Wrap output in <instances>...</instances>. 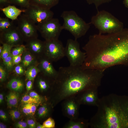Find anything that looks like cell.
<instances>
[{
  "label": "cell",
  "mask_w": 128,
  "mask_h": 128,
  "mask_svg": "<svg viewBox=\"0 0 128 128\" xmlns=\"http://www.w3.org/2000/svg\"><path fill=\"white\" fill-rule=\"evenodd\" d=\"M29 95L34 98L41 103L45 101V100L43 97L40 96L37 93L34 91H31L29 94Z\"/></svg>",
  "instance_id": "4dcf8cb0"
},
{
  "label": "cell",
  "mask_w": 128,
  "mask_h": 128,
  "mask_svg": "<svg viewBox=\"0 0 128 128\" xmlns=\"http://www.w3.org/2000/svg\"><path fill=\"white\" fill-rule=\"evenodd\" d=\"M7 86L9 88L13 90L20 91L23 89L24 85L20 79L14 78L9 82Z\"/></svg>",
  "instance_id": "ffe728a7"
},
{
  "label": "cell",
  "mask_w": 128,
  "mask_h": 128,
  "mask_svg": "<svg viewBox=\"0 0 128 128\" xmlns=\"http://www.w3.org/2000/svg\"><path fill=\"white\" fill-rule=\"evenodd\" d=\"M97 5H101L102 4L108 2L111 0H91Z\"/></svg>",
  "instance_id": "74e56055"
},
{
  "label": "cell",
  "mask_w": 128,
  "mask_h": 128,
  "mask_svg": "<svg viewBox=\"0 0 128 128\" xmlns=\"http://www.w3.org/2000/svg\"><path fill=\"white\" fill-rule=\"evenodd\" d=\"M21 101L24 104L35 103L39 105L41 103L36 99L33 98L29 95H25L22 97Z\"/></svg>",
  "instance_id": "f1b7e54d"
},
{
  "label": "cell",
  "mask_w": 128,
  "mask_h": 128,
  "mask_svg": "<svg viewBox=\"0 0 128 128\" xmlns=\"http://www.w3.org/2000/svg\"><path fill=\"white\" fill-rule=\"evenodd\" d=\"M65 56L68 59L71 66H81L86 58L85 52L80 49V44L77 40L69 39L64 47Z\"/></svg>",
  "instance_id": "8992f818"
},
{
  "label": "cell",
  "mask_w": 128,
  "mask_h": 128,
  "mask_svg": "<svg viewBox=\"0 0 128 128\" xmlns=\"http://www.w3.org/2000/svg\"><path fill=\"white\" fill-rule=\"evenodd\" d=\"M27 123L30 128H34L36 127L35 122L32 119H27Z\"/></svg>",
  "instance_id": "d590c367"
},
{
  "label": "cell",
  "mask_w": 128,
  "mask_h": 128,
  "mask_svg": "<svg viewBox=\"0 0 128 128\" xmlns=\"http://www.w3.org/2000/svg\"><path fill=\"white\" fill-rule=\"evenodd\" d=\"M10 115L13 120H15L19 119L20 116V113L17 110H13L9 112Z\"/></svg>",
  "instance_id": "d6a6232c"
},
{
  "label": "cell",
  "mask_w": 128,
  "mask_h": 128,
  "mask_svg": "<svg viewBox=\"0 0 128 128\" xmlns=\"http://www.w3.org/2000/svg\"><path fill=\"white\" fill-rule=\"evenodd\" d=\"M0 117L4 121H6L7 120V117L5 113L2 110H0Z\"/></svg>",
  "instance_id": "ab89813d"
},
{
  "label": "cell",
  "mask_w": 128,
  "mask_h": 128,
  "mask_svg": "<svg viewBox=\"0 0 128 128\" xmlns=\"http://www.w3.org/2000/svg\"><path fill=\"white\" fill-rule=\"evenodd\" d=\"M11 4L25 9L30 6V0H10Z\"/></svg>",
  "instance_id": "484cf974"
},
{
  "label": "cell",
  "mask_w": 128,
  "mask_h": 128,
  "mask_svg": "<svg viewBox=\"0 0 128 128\" xmlns=\"http://www.w3.org/2000/svg\"><path fill=\"white\" fill-rule=\"evenodd\" d=\"M91 128H128V96L112 93L100 98Z\"/></svg>",
  "instance_id": "3957f363"
},
{
  "label": "cell",
  "mask_w": 128,
  "mask_h": 128,
  "mask_svg": "<svg viewBox=\"0 0 128 128\" xmlns=\"http://www.w3.org/2000/svg\"><path fill=\"white\" fill-rule=\"evenodd\" d=\"M4 64L7 69L11 71L14 65L12 59V56L11 53L7 57L3 60Z\"/></svg>",
  "instance_id": "83f0119b"
},
{
  "label": "cell",
  "mask_w": 128,
  "mask_h": 128,
  "mask_svg": "<svg viewBox=\"0 0 128 128\" xmlns=\"http://www.w3.org/2000/svg\"><path fill=\"white\" fill-rule=\"evenodd\" d=\"M42 125L45 128H54L55 127L54 120L51 117L47 118L43 122Z\"/></svg>",
  "instance_id": "f546056e"
},
{
  "label": "cell",
  "mask_w": 128,
  "mask_h": 128,
  "mask_svg": "<svg viewBox=\"0 0 128 128\" xmlns=\"http://www.w3.org/2000/svg\"><path fill=\"white\" fill-rule=\"evenodd\" d=\"M3 95L2 94H0V103H1L3 100Z\"/></svg>",
  "instance_id": "7dc6e473"
},
{
  "label": "cell",
  "mask_w": 128,
  "mask_h": 128,
  "mask_svg": "<svg viewBox=\"0 0 128 128\" xmlns=\"http://www.w3.org/2000/svg\"><path fill=\"white\" fill-rule=\"evenodd\" d=\"M6 125L2 123H0V128H6Z\"/></svg>",
  "instance_id": "c3c4849f"
},
{
  "label": "cell",
  "mask_w": 128,
  "mask_h": 128,
  "mask_svg": "<svg viewBox=\"0 0 128 128\" xmlns=\"http://www.w3.org/2000/svg\"><path fill=\"white\" fill-rule=\"evenodd\" d=\"M1 40L5 43L14 46L22 45L23 38L17 26H14L5 31L0 32Z\"/></svg>",
  "instance_id": "7c38bea8"
},
{
  "label": "cell",
  "mask_w": 128,
  "mask_h": 128,
  "mask_svg": "<svg viewBox=\"0 0 128 128\" xmlns=\"http://www.w3.org/2000/svg\"><path fill=\"white\" fill-rule=\"evenodd\" d=\"M32 80H28L26 84V88L27 91H29L31 90L32 87L33 83Z\"/></svg>",
  "instance_id": "f35d334b"
},
{
  "label": "cell",
  "mask_w": 128,
  "mask_h": 128,
  "mask_svg": "<svg viewBox=\"0 0 128 128\" xmlns=\"http://www.w3.org/2000/svg\"><path fill=\"white\" fill-rule=\"evenodd\" d=\"M22 111L25 114L28 115L26 104H25L23 106L22 108Z\"/></svg>",
  "instance_id": "b9f144b4"
},
{
  "label": "cell",
  "mask_w": 128,
  "mask_h": 128,
  "mask_svg": "<svg viewBox=\"0 0 128 128\" xmlns=\"http://www.w3.org/2000/svg\"><path fill=\"white\" fill-rule=\"evenodd\" d=\"M44 55L53 62H56L65 56L64 47L59 39L45 41Z\"/></svg>",
  "instance_id": "9c48e42d"
},
{
  "label": "cell",
  "mask_w": 128,
  "mask_h": 128,
  "mask_svg": "<svg viewBox=\"0 0 128 128\" xmlns=\"http://www.w3.org/2000/svg\"><path fill=\"white\" fill-rule=\"evenodd\" d=\"M6 72L5 68L2 66H0V80L3 81L5 79L6 76Z\"/></svg>",
  "instance_id": "e575fe53"
},
{
  "label": "cell",
  "mask_w": 128,
  "mask_h": 128,
  "mask_svg": "<svg viewBox=\"0 0 128 128\" xmlns=\"http://www.w3.org/2000/svg\"><path fill=\"white\" fill-rule=\"evenodd\" d=\"M85 69L105 71L113 66H128V28L116 32L90 35L82 47Z\"/></svg>",
  "instance_id": "6da1fadb"
},
{
  "label": "cell",
  "mask_w": 128,
  "mask_h": 128,
  "mask_svg": "<svg viewBox=\"0 0 128 128\" xmlns=\"http://www.w3.org/2000/svg\"><path fill=\"white\" fill-rule=\"evenodd\" d=\"M28 115L31 114V111L30 105L29 104H26Z\"/></svg>",
  "instance_id": "7bdbcfd3"
},
{
  "label": "cell",
  "mask_w": 128,
  "mask_h": 128,
  "mask_svg": "<svg viewBox=\"0 0 128 128\" xmlns=\"http://www.w3.org/2000/svg\"><path fill=\"white\" fill-rule=\"evenodd\" d=\"M19 95L14 92L10 93L6 96L8 105L10 107H16L18 103Z\"/></svg>",
  "instance_id": "44dd1931"
},
{
  "label": "cell",
  "mask_w": 128,
  "mask_h": 128,
  "mask_svg": "<svg viewBox=\"0 0 128 128\" xmlns=\"http://www.w3.org/2000/svg\"><path fill=\"white\" fill-rule=\"evenodd\" d=\"M37 26L38 31L45 41L58 39L63 30L57 18H52Z\"/></svg>",
  "instance_id": "52a82bcc"
},
{
  "label": "cell",
  "mask_w": 128,
  "mask_h": 128,
  "mask_svg": "<svg viewBox=\"0 0 128 128\" xmlns=\"http://www.w3.org/2000/svg\"><path fill=\"white\" fill-rule=\"evenodd\" d=\"M27 123L25 122L19 128H25L27 127Z\"/></svg>",
  "instance_id": "bcb514c9"
},
{
  "label": "cell",
  "mask_w": 128,
  "mask_h": 128,
  "mask_svg": "<svg viewBox=\"0 0 128 128\" xmlns=\"http://www.w3.org/2000/svg\"><path fill=\"white\" fill-rule=\"evenodd\" d=\"M37 128H45L43 125L39 124L37 127Z\"/></svg>",
  "instance_id": "681fc988"
},
{
  "label": "cell",
  "mask_w": 128,
  "mask_h": 128,
  "mask_svg": "<svg viewBox=\"0 0 128 128\" xmlns=\"http://www.w3.org/2000/svg\"><path fill=\"white\" fill-rule=\"evenodd\" d=\"M3 50L0 54V57L3 60L10 55L12 49L14 46L5 43L3 44Z\"/></svg>",
  "instance_id": "d4e9b609"
},
{
  "label": "cell",
  "mask_w": 128,
  "mask_h": 128,
  "mask_svg": "<svg viewBox=\"0 0 128 128\" xmlns=\"http://www.w3.org/2000/svg\"><path fill=\"white\" fill-rule=\"evenodd\" d=\"M27 46L33 53L40 55L41 56L44 55L45 41H42L37 38L27 41Z\"/></svg>",
  "instance_id": "9a60e30c"
},
{
  "label": "cell",
  "mask_w": 128,
  "mask_h": 128,
  "mask_svg": "<svg viewBox=\"0 0 128 128\" xmlns=\"http://www.w3.org/2000/svg\"><path fill=\"white\" fill-rule=\"evenodd\" d=\"M123 3L125 7L128 8V0H124Z\"/></svg>",
  "instance_id": "f6af8a7d"
},
{
  "label": "cell",
  "mask_w": 128,
  "mask_h": 128,
  "mask_svg": "<svg viewBox=\"0 0 128 128\" xmlns=\"http://www.w3.org/2000/svg\"><path fill=\"white\" fill-rule=\"evenodd\" d=\"M35 62V58L31 53L25 51L22 54L21 64L25 68H28L33 65Z\"/></svg>",
  "instance_id": "d6986e66"
},
{
  "label": "cell",
  "mask_w": 128,
  "mask_h": 128,
  "mask_svg": "<svg viewBox=\"0 0 128 128\" xmlns=\"http://www.w3.org/2000/svg\"><path fill=\"white\" fill-rule=\"evenodd\" d=\"M58 0H30V5L50 9L56 4Z\"/></svg>",
  "instance_id": "ac0fdd59"
},
{
  "label": "cell",
  "mask_w": 128,
  "mask_h": 128,
  "mask_svg": "<svg viewBox=\"0 0 128 128\" xmlns=\"http://www.w3.org/2000/svg\"><path fill=\"white\" fill-rule=\"evenodd\" d=\"M89 126V122L83 118H78L69 119L63 127V128H87Z\"/></svg>",
  "instance_id": "e0dca14e"
},
{
  "label": "cell",
  "mask_w": 128,
  "mask_h": 128,
  "mask_svg": "<svg viewBox=\"0 0 128 128\" xmlns=\"http://www.w3.org/2000/svg\"><path fill=\"white\" fill-rule=\"evenodd\" d=\"M105 71L85 69L81 66L60 67L52 88V105L64 99L101 86Z\"/></svg>",
  "instance_id": "7a4b0ae2"
},
{
  "label": "cell",
  "mask_w": 128,
  "mask_h": 128,
  "mask_svg": "<svg viewBox=\"0 0 128 128\" xmlns=\"http://www.w3.org/2000/svg\"><path fill=\"white\" fill-rule=\"evenodd\" d=\"M90 24L93 25L101 34L118 32L124 28L123 23L110 12L104 10H98L91 18Z\"/></svg>",
  "instance_id": "277c9868"
},
{
  "label": "cell",
  "mask_w": 128,
  "mask_h": 128,
  "mask_svg": "<svg viewBox=\"0 0 128 128\" xmlns=\"http://www.w3.org/2000/svg\"><path fill=\"white\" fill-rule=\"evenodd\" d=\"M29 104L31 107V115H33L35 114V112L36 110L37 105H38L34 103Z\"/></svg>",
  "instance_id": "8d00e7d4"
},
{
  "label": "cell",
  "mask_w": 128,
  "mask_h": 128,
  "mask_svg": "<svg viewBox=\"0 0 128 128\" xmlns=\"http://www.w3.org/2000/svg\"><path fill=\"white\" fill-rule=\"evenodd\" d=\"M13 21H10L9 18H0V31L2 32L7 30L14 26Z\"/></svg>",
  "instance_id": "cb8c5ba5"
},
{
  "label": "cell",
  "mask_w": 128,
  "mask_h": 128,
  "mask_svg": "<svg viewBox=\"0 0 128 128\" xmlns=\"http://www.w3.org/2000/svg\"><path fill=\"white\" fill-rule=\"evenodd\" d=\"M52 62L44 55L41 57L38 67L42 74L54 80L57 75L58 71L54 67Z\"/></svg>",
  "instance_id": "5bb4252c"
},
{
  "label": "cell",
  "mask_w": 128,
  "mask_h": 128,
  "mask_svg": "<svg viewBox=\"0 0 128 128\" xmlns=\"http://www.w3.org/2000/svg\"><path fill=\"white\" fill-rule=\"evenodd\" d=\"M14 46L11 51V53L12 56L22 54L26 50V46L23 44Z\"/></svg>",
  "instance_id": "4316f807"
},
{
  "label": "cell",
  "mask_w": 128,
  "mask_h": 128,
  "mask_svg": "<svg viewBox=\"0 0 128 128\" xmlns=\"http://www.w3.org/2000/svg\"><path fill=\"white\" fill-rule=\"evenodd\" d=\"M25 122L23 121H20L17 122L15 126L17 128H19Z\"/></svg>",
  "instance_id": "ee69618b"
},
{
  "label": "cell",
  "mask_w": 128,
  "mask_h": 128,
  "mask_svg": "<svg viewBox=\"0 0 128 128\" xmlns=\"http://www.w3.org/2000/svg\"><path fill=\"white\" fill-rule=\"evenodd\" d=\"M62 111L63 115L69 119L78 118L80 105L76 96L68 98L62 101Z\"/></svg>",
  "instance_id": "8fae6325"
},
{
  "label": "cell",
  "mask_w": 128,
  "mask_h": 128,
  "mask_svg": "<svg viewBox=\"0 0 128 128\" xmlns=\"http://www.w3.org/2000/svg\"><path fill=\"white\" fill-rule=\"evenodd\" d=\"M22 54L12 56V59L14 65H17L20 63L22 60Z\"/></svg>",
  "instance_id": "836d02e7"
},
{
  "label": "cell",
  "mask_w": 128,
  "mask_h": 128,
  "mask_svg": "<svg viewBox=\"0 0 128 128\" xmlns=\"http://www.w3.org/2000/svg\"><path fill=\"white\" fill-rule=\"evenodd\" d=\"M11 4L10 0H0V5Z\"/></svg>",
  "instance_id": "60d3db41"
},
{
  "label": "cell",
  "mask_w": 128,
  "mask_h": 128,
  "mask_svg": "<svg viewBox=\"0 0 128 128\" xmlns=\"http://www.w3.org/2000/svg\"><path fill=\"white\" fill-rule=\"evenodd\" d=\"M98 89V88L89 89L77 95L76 97L80 105L97 106L100 99Z\"/></svg>",
  "instance_id": "4fadbf2b"
},
{
  "label": "cell",
  "mask_w": 128,
  "mask_h": 128,
  "mask_svg": "<svg viewBox=\"0 0 128 128\" xmlns=\"http://www.w3.org/2000/svg\"><path fill=\"white\" fill-rule=\"evenodd\" d=\"M25 10L23 14L36 24L53 18L54 15L53 12L50 9L31 5Z\"/></svg>",
  "instance_id": "30bf717a"
},
{
  "label": "cell",
  "mask_w": 128,
  "mask_h": 128,
  "mask_svg": "<svg viewBox=\"0 0 128 128\" xmlns=\"http://www.w3.org/2000/svg\"><path fill=\"white\" fill-rule=\"evenodd\" d=\"M3 49V46H0V54L2 51Z\"/></svg>",
  "instance_id": "f907efd6"
},
{
  "label": "cell",
  "mask_w": 128,
  "mask_h": 128,
  "mask_svg": "<svg viewBox=\"0 0 128 128\" xmlns=\"http://www.w3.org/2000/svg\"><path fill=\"white\" fill-rule=\"evenodd\" d=\"M46 103H44L39 108L37 114L39 117L43 119L49 115L51 110L50 106Z\"/></svg>",
  "instance_id": "603a6c76"
},
{
  "label": "cell",
  "mask_w": 128,
  "mask_h": 128,
  "mask_svg": "<svg viewBox=\"0 0 128 128\" xmlns=\"http://www.w3.org/2000/svg\"><path fill=\"white\" fill-rule=\"evenodd\" d=\"M7 18L12 20H16L18 17L24 13L25 10L20 9L14 5H9L2 8H0Z\"/></svg>",
  "instance_id": "2e32d148"
},
{
  "label": "cell",
  "mask_w": 128,
  "mask_h": 128,
  "mask_svg": "<svg viewBox=\"0 0 128 128\" xmlns=\"http://www.w3.org/2000/svg\"><path fill=\"white\" fill-rule=\"evenodd\" d=\"M25 68L21 64H17L15 67L14 71L15 73L18 75H21L24 73H25Z\"/></svg>",
  "instance_id": "1f68e13d"
},
{
  "label": "cell",
  "mask_w": 128,
  "mask_h": 128,
  "mask_svg": "<svg viewBox=\"0 0 128 128\" xmlns=\"http://www.w3.org/2000/svg\"><path fill=\"white\" fill-rule=\"evenodd\" d=\"M17 20L16 26L24 40L27 41L37 38L38 31L36 24L23 13Z\"/></svg>",
  "instance_id": "ba28073f"
},
{
  "label": "cell",
  "mask_w": 128,
  "mask_h": 128,
  "mask_svg": "<svg viewBox=\"0 0 128 128\" xmlns=\"http://www.w3.org/2000/svg\"><path fill=\"white\" fill-rule=\"evenodd\" d=\"M61 17L63 19V30L69 32L77 39L84 36L89 29L90 24L86 22L73 10H65Z\"/></svg>",
  "instance_id": "5b68a950"
},
{
  "label": "cell",
  "mask_w": 128,
  "mask_h": 128,
  "mask_svg": "<svg viewBox=\"0 0 128 128\" xmlns=\"http://www.w3.org/2000/svg\"><path fill=\"white\" fill-rule=\"evenodd\" d=\"M40 72V71L38 67L33 65L27 68L25 71V73L28 80L33 81L38 73Z\"/></svg>",
  "instance_id": "7402d4cb"
}]
</instances>
